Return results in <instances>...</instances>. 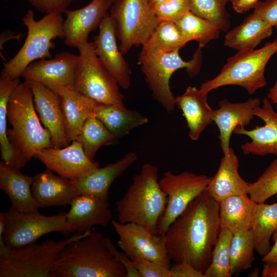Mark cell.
Listing matches in <instances>:
<instances>
[{"mask_svg": "<svg viewBox=\"0 0 277 277\" xmlns=\"http://www.w3.org/2000/svg\"><path fill=\"white\" fill-rule=\"evenodd\" d=\"M113 21L109 13L99 26V32L92 42L101 62L115 78L120 86L127 89L131 83V70L116 43Z\"/></svg>", "mask_w": 277, "mask_h": 277, "instance_id": "cell-17", "label": "cell"}, {"mask_svg": "<svg viewBox=\"0 0 277 277\" xmlns=\"http://www.w3.org/2000/svg\"><path fill=\"white\" fill-rule=\"evenodd\" d=\"M67 213V226L70 232L84 233L94 226L106 227L112 221L108 201L82 194L75 197Z\"/></svg>", "mask_w": 277, "mask_h": 277, "instance_id": "cell-20", "label": "cell"}, {"mask_svg": "<svg viewBox=\"0 0 277 277\" xmlns=\"http://www.w3.org/2000/svg\"><path fill=\"white\" fill-rule=\"evenodd\" d=\"M34 156L47 169L70 181L78 180L99 167L98 163L86 155L81 145L76 140H73L65 147L43 149Z\"/></svg>", "mask_w": 277, "mask_h": 277, "instance_id": "cell-14", "label": "cell"}, {"mask_svg": "<svg viewBox=\"0 0 277 277\" xmlns=\"http://www.w3.org/2000/svg\"><path fill=\"white\" fill-rule=\"evenodd\" d=\"M169 269L170 277H204V272L186 262L174 263Z\"/></svg>", "mask_w": 277, "mask_h": 277, "instance_id": "cell-45", "label": "cell"}, {"mask_svg": "<svg viewBox=\"0 0 277 277\" xmlns=\"http://www.w3.org/2000/svg\"><path fill=\"white\" fill-rule=\"evenodd\" d=\"M273 27L254 13L248 16L239 26L229 31L224 44L238 51L253 49L272 33Z\"/></svg>", "mask_w": 277, "mask_h": 277, "instance_id": "cell-30", "label": "cell"}, {"mask_svg": "<svg viewBox=\"0 0 277 277\" xmlns=\"http://www.w3.org/2000/svg\"><path fill=\"white\" fill-rule=\"evenodd\" d=\"M254 116L262 119L264 126H256L254 129L247 130L242 126L234 130L235 134L248 136L251 142L242 145L241 148L245 155L265 156L273 154L277 156V112L275 111L270 101L265 97L262 106L253 110Z\"/></svg>", "mask_w": 277, "mask_h": 277, "instance_id": "cell-18", "label": "cell"}, {"mask_svg": "<svg viewBox=\"0 0 277 277\" xmlns=\"http://www.w3.org/2000/svg\"><path fill=\"white\" fill-rule=\"evenodd\" d=\"M34 176L25 175L18 168L0 162V188L9 198L12 206L22 212H32L39 208L33 195L31 187Z\"/></svg>", "mask_w": 277, "mask_h": 277, "instance_id": "cell-26", "label": "cell"}, {"mask_svg": "<svg viewBox=\"0 0 277 277\" xmlns=\"http://www.w3.org/2000/svg\"><path fill=\"white\" fill-rule=\"evenodd\" d=\"M207 95L200 88L189 86L175 97L176 105L186 119L188 136L193 141L199 140L205 128L213 122L214 110L208 103Z\"/></svg>", "mask_w": 277, "mask_h": 277, "instance_id": "cell-23", "label": "cell"}, {"mask_svg": "<svg viewBox=\"0 0 277 277\" xmlns=\"http://www.w3.org/2000/svg\"><path fill=\"white\" fill-rule=\"evenodd\" d=\"M109 14L123 54L144 45L159 24L149 0H114Z\"/></svg>", "mask_w": 277, "mask_h": 277, "instance_id": "cell-10", "label": "cell"}, {"mask_svg": "<svg viewBox=\"0 0 277 277\" xmlns=\"http://www.w3.org/2000/svg\"><path fill=\"white\" fill-rule=\"evenodd\" d=\"M247 193L257 203H265L277 194V159L270 164L256 181L248 183Z\"/></svg>", "mask_w": 277, "mask_h": 277, "instance_id": "cell-39", "label": "cell"}, {"mask_svg": "<svg viewBox=\"0 0 277 277\" xmlns=\"http://www.w3.org/2000/svg\"><path fill=\"white\" fill-rule=\"evenodd\" d=\"M277 229V202L258 203L252 227L255 251L262 256L270 249V239Z\"/></svg>", "mask_w": 277, "mask_h": 277, "instance_id": "cell-32", "label": "cell"}, {"mask_svg": "<svg viewBox=\"0 0 277 277\" xmlns=\"http://www.w3.org/2000/svg\"><path fill=\"white\" fill-rule=\"evenodd\" d=\"M159 22L175 23L190 11V0H164L151 6Z\"/></svg>", "mask_w": 277, "mask_h": 277, "instance_id": "cell-40", "label": "cell"}, {"mask_svg": "<svg viewBox=\"0 0 277 277\" xmlns=\"http://www.w3.org/2000/svg\"><path fill=\"white\" fill-rule=\"evenodd\" d=\"M271 239L274 244L269 251L262 256V261L264 263L277 264V229L272 233Z\"/></svg>", "mask_w": 277, "mask_h": 277, "instance_id": "cell-47", "label": "cell"}, {"mask_svg": "<svg viewBox=\"0 0 277 277\" xmlns=\"http://www.w3.org/2000/svg\"><path fill=\"white\" fill-rule=\"evenodd\" d=\"M91 231L64 240H48L11 249L7 254L0 256V277H53V267L63 249Z\"/></svg>", "mask_w": 277, "mask_h": 277, "instance_id": "cell-7", "label": "cell"}, {"mask_svg": "<svg viewBox=\"0 0 277 277\" xmlns=\"http://www.w3.org/2000/svg\"><path fill=\"white\" fill-rule=\"evenodd\" d=\"M260 104L258 98L242 103H231L226 98L220 101L219 108L214 110L213 121L219 130V138L224 155L229 152L230 137L234 129L239 126L250 124L254 116L253 110Z\"/></svg>", "mask_w": 277, "mask_h": 277, "instance_id": "cell-21", "label": "cell"}, {"mask_svg": "<svg viewBox=\"0 0 277 277\" xmlns=\"http://www.w3.org/2000/svg\"><path fill=\"white\" fill-rule=\"evenodd\" d=\"M82 146L86 155L92 161L98 149L104 145H111L118 140L95 116L88 118L74 140Z\"/></svg>", "mask_w": 277, "mask_h": 277, "instance_id": "cell-33", "label": "cell"}, {"mask_svg": "<svg viewBox=\"0 0 277 277\" xmlns=\"http://www.w3.org/2000/svg\"><path fill=\"white\" fill-rule=\"evenodd\" d=\"M257 204L248 194L232 195L221 201V228L229 230L233 234L251 229Z\"/></svg>", "mask_w": 277, "mask_h": 277, "instance_id": "cell-27", "label": "cell"}, {"mask_svg": "<svg viewBox=\"0 0 277 277\" xmlns=\"http://www.w3.org/2000/svg\"><path fill=\"white\" fill-rule=\"evenodd\" d=\"M104 242L112 255L124 267L126 272V277H141L133 261L124 252L118 250L110 238L104 237Z\"/></svg>", "mask_w": 277, "mask_h": 277, "instance_id": "cell-43", "label": "cell"}, {"mask_svg": "<svg viewBox=\"0 0 277 277\" xmlns=\"http://www.w3.org/2000/svg\"><path fill=\"white\" fill-rule=\"evenodd\" d=\"M253 13L273 27H277V0L259 1Z\"/></svg>", "mask_w": 277, "mask_h": 277, "instance_id": "cell-44", "label": "cell"}, {"mask_svg": "<svg viewBox=\"0 0 277 277\" xmlns=\"http://www.w3.org/2000/svg\"><path fill=\"white\" fill-rule=\"evenodd\" d=\"M93 113L118 140L148 122L147 117L136 110L127 109L125 106L95 102Z\"/></svg>", "mask_w": 277, "mask_h": 277, "instance_id": "cell-29", "label": "cell"}, {"mask_svg": "<svg viewBox=\"0 0 277 277\" xmlns=\"http://www.w3.org/2000/svg\"><path fill=\"white\" fill-rule=\"evenodd\" d=\"M78 63V55L63 51L52 58L31 63L21 76L25 81L40 83L54 91L62 87L73 88Z\"/></svg>", "mask_w": 277, "mask_h": 277, "instance_id": "cell-15", "label": "cell"}, {"mask_svg": "<svg viewBox=\"0 0 277 277\" xmlns=\"http://www.w3.org/2000/svg\"><path fill=\"white\" fill-rule=\"evenodd\" d=\"M234 1H235V0H231V2H232Z\"/></svg>", "mask_w": 277, "mask_h": 277, "instance_id": "cell-51", "label": "cell"}, {"mask_svg": "<svg viewBox=\"0 0 277 277\" xmlns=\"http://www.w3.org/2000/svg\"><path fill=\"white\" fill-rule=\"evenodd\" d=\"M277 52V39L266 43L259 49L238 51L227 60L220 73L213 78L204 82L200 89L206 93L226 85H237L244 88L249 94L267 84L265 69L270 58Z\"/></svg>", "mask_w": 277, "mask_h": 277, "instance_id": "cell-6", "label": "cell"}, {"mask_svg": "<svg viewBox=\"0 0 277 277\" xmlns=\"http://www.w3.org/2000/svg\"><path fill=\"white\" fill-rule=\"evenodd\" d=\"M111 223L118 236L117 245L132 261L148 260L170 267L171 260L167 253L164 235L153 234L135 223L112 220Z\"/></svg>", "mask_w": 277, "mask_h": 277, "instance_id": "cell-13", "label": "cell"}, {"mask_svg": "<svg viewBox=\"0 0 277 277\" xmlns=\"http://www.w3.org/2000/svg\"><path fill=\"white\" fill-rule=\"evenodd\" d=\"M267 98L272 104H277V80L273 87L270 89Z\"/></svg>", "mask_w": 277, "mask_h": 277, "instance_id": "cell-49", "label": "cell"}, {"mask_svg": "<svg viewBox=\"0 0 277 277\" xmlns=\"http://www.w3.org/2000/svg\"><path fill=\"white\" fill-rule=\"evenodd\" d=\"M167 196L158 181V168L144 164L135 174L124 195L116 202L118 221L135 223L158 234L159 223L165 211Z\"/></svg>", "mask_w": 277, "mask_h": 277, "instance_id": "cell-3", "label": "cell"}, {"mask_svg": "<svg viewBox=\"0 0 277 277\" xmlns=\"http://www.w3.org/2000/svg\"><path fill=\"white\" fill-rule=\"evenodd\" d=\"M73 0H27L36 10L46 14L63 13Z\"/></svg>", "mask_w": 277, "mask_h": 277, "instance_id": "cell-42", "label": "cell"}, {"mask_svg": "<svg viewBox=\"0 0 277 277\" xmlns=\"http://www.w3.org/2000/svg\"><path fill=\"white\" fill-rule=\"evenodd\" d=\"M255 250L252 229L233 234L230 248L231 272L238 275L250 268L255 260Z\"/></svg>", "mask_w": 277, "mask_h": 277, "instance_id": "cell-35", "label": "cell"}, {"mask_svg": "<svg viewBox=\"0 0 277 277\" xmlns=\"http://www.w3.org/2000/svg\"><path fill=\"white\" fill-rule=\"evenodd\" d=\"M200 49L199 48L189 61L182 58L179 50L152 54H140L138 63L152 96L167 112L172 111L176 105L175 97L169 86L171 75L181 68H186L191 77L197 74L201 62Z\"/></svg>", "mask_w": 277, "mask_h": 277, "instance_id": "cell-8", "label": "cell"}, {"mask_svg": "<svg viewBox=\"0 0 277 277\" xmlns=\"http://www.w3.org/2000/svg\"><path fill=\"white\" fill-rule=\"evenodd\" d=\"M7 118L12 126L7 134L14 154V167H23L37 151L54 147L50 132L41 125L32 90L26 81L20 83L10 96Z\"/></svg>", "mask_w": 277, "mask_h": 277, "instance_id": "cell-2", "label": "cell"}, {"mask_svg": "<svg viewBox=\"0 0 277 277\" xmlns=\"http://www.w3.org/2000/svg\"><path fill=\"white\" fill-rule=\"evenodd\" d=\"M64 21L62 13H56L46 14L36 21L33 10H27L22 18V23L27 28V37L15 55L4 64L0 78H19L31 63L51 58V50L55 47L52 41L64 39Z\"/></svg>", "mask_w": 277, "mask_h": 277, "instance_id": "cell-5", "label": "cell"}, {"mask_svg": "<svg viewBox=\"0 0 277 277\" xmlns=\"http://www.w3.org/2000/svg\"><path fill=\"white\" fill-rule=\"evenodd\" d=\"M3 213L5 228L0 242L3 241L10 249L36 243L39 238L52 232H60L66 236L70 234L65 212L46 216L38 210L22 212L11 207Z\"/></svg>", "mask_w": 277, "mask_h": 277, "instance_id": "cell-11", "label": "cell"}, {"mask_svg": "<svg viewBox=\"0 0 277 277\" xmlns=\"http://www.w3.org/2000/svg\"><path fill=\"white\" fill-rule=\"evenodd\" d=\"M188 42L175 23L160 22L142 45L140 54L148 55L180 50Z\"/></svg>", "mask_w": 277, "mask_h": 277, "instance_id": "cell-31", "label": "cell"}, {"mask_svg": "<svg viewBox=\"0 0 277 277\" xmlns=\"http://www.w3.org/2000/svg\"><path fill=\"white\" fill-rule=\"evenodd\" d=\"M31 88L35 110L41 122L50 132L55 148H63L71 142L68 136L60 95L44 85L25 81Z\"/></svg>", "mask_w": 277, "mask_h": 277, "instance_id": "cell-16", "label": "cell"}, {"mask_svg": "<svg viewBox=\"0 0 277 277\" xmlns=\"http://www.w3.org/2000/svg\"><path fill=\"white\" fill-rule=\"evenodd\" d=\"M219 209L220 203L205 190L189 204L164 235L171 261L206 270L221 229Z\"/></svg>", "mask_w": 277, "mask_h": 277, "instance_id": "cell-1", "label": "cell"}, {"mask_svg": "<svg viewBox=\"0 0 277 277\" xmlns=\"http://www.w3.org/2000/svg\"><path fill=\"white\" fill-rule=\"evenodd\" d=\"M76 48L79 54L74 89L97 103L124 106L118 83L96 54L92 42H81Z\"/></svg>", "mask_w": 277, "mask_h": 277, "instance_id": "cell-9", "label": "cell"}, {"mask_svg": "<svg viewBox=\"0 0 277 277\" xmlns=\"http://www.w3.org/2000/svg\"><path fill=\"white\" fill-rule=\"evenodd\" d=\"M141 277H170L169 268L145 259L133 261Z\"/></svg>", "mask_w": 277, "mask_h": 277, "instance_id": "cell-41", "label": "cell"}, {"mask_svg": "<svg viewBox=\"0 0 277 277\" xmlns=\"http://www.w3.org/2000/svg\"><path fill=\"white\" fill-rule=\"evenodd\" d=\"M137 158L135 152H129L115 163L98 167L81 179L72 181L81 194H88L108 201L109 189L111 184Z\"/></svg>", "mask_w": 277, "mask_h": 277, "instance_id": "cell-24", "label": "cell"}, {"mask_svg": "<svg viewBox=\"0 0 277 277\" xmlns=\"http://www.w3.org/2000/svg\"><path fill=\"white\" fill-rule=\"evenodd\" d=\"M262 276L263 277H277V264L264 263Z\"/></svg>", "mask_w": 277, "mask_h": 277, "instance_id": "cell-48", "label": "cell"}, {"mask_svg": "<svg viewBox=\"0 0 277 277\" xmlns=\"http://www.w3.org/2000/svg\"><path fill=\"white\" fill-rule=\"evenodd\" d=\"M31 190L39 208L70 205L81 194L72 181L55 175L47 169L34 176Z\"/></svg>", "mask_w": 277, "mask_h": 277, "instance_id": "cell-22", "label": "cell"}, {"mask_svg": "<svg viewBox=\"0 0 277 277\" xmlns=\"http://www.w3.org/2000/svg\"><path fill=\"white\" fill-rule=\"evenodd\" d=\"M163 1H164V0H149V3H150V5H151V6L152 5H153V4H154L160 3V2H162Z\"/></svg>", "mask_w": 277, "mask_h": 277, "instance_id": "cell-50", "label": "cell"}, {"mask_svg": "<svg viewBox=\"0 0 277 277\" xmlns=\"http://www.w3.org/2000/svg\"><path fill=\"white\" fill-rule=\"evenodd\" d=\"M232 233L222 228L212 251L210 263L204 277H231L230 248Z\"/></svg>", "mask_w": 277, "mask_h": 277, "instance_id": "cell-37", "label": "cell"}, {"mask_svg": "<svg viewBox=\"0 0 277 277\" xmlns=\"http://www.w3.org/2000/svg\"><path fill=\"white\" fill-rule=\"evenodd\" d=\"M53 277H126L124 267L106 246L104 237L91 231L86 237L69 243L61 252Z\"/></svg>", "mask_w": 277, "mask_h": 277, "instance_id": "cell-4", "label": "cell"}, {"mask_svg": "<svg viewBox=\"0 0 277 277\" xmlns=\"http://www.w3.org/2000/svg\"><path fill=\"white\" fill-rule=\"evenodd\" d=\"M21 83L19 78H0V148L2 161L8 166H15L12 147L7 134V107L10 96Z\"/></svg>", "mask_w": 277, "mask_h": 277, "instance_id": "cell-36", "label": "cell"}, {"mask_svg": "<svg viewBox=\"0 0 277 277\" xmlns=\"http://www.w3.org/2000/svg\"><path fill=\"white\" fill-rule=\"evenodd\" d=\"M260 0H235L231 2L233 9L239 13H244L254 8Z\"/></svg>", "mask_w": 277, "mask_h": 277, "instance_id": "cell-46", "label": "cell"}, {"mask_svg": "<svg viewBox=\"0 0 277 277\" xmlns=\"http://www.w3.org/2000/svg\"><path fill=\"white\" fill-rule=\"evenodd\" d=\"M114 0H92L86 6L64 13L63 22L64 44L76 47L81 42L88 41L90 32L99 27Z\"/></svg>", "mask_w": 277, "mask_h": 277, "instance_id": "cell-19", "label": "cell"}, {"mask_svg": "<svg viewBox=\"0 0 277 277\" xmlns=\"http://www.w3.org/2000/svg\"><path fill=\"white\" fill-rule=\"evenodd\" d=\"M55 92L61 97L67 134L72 142L79 134L86 120L94 116L95 102L78 93L73 88H60Z\"/></svg>", "mask_w": 277, "mask_h": 277, "instance_id": "cell-28", "label": "cell"}, {"mask_svg": "<svg viewBox=\"0 0 277 277\" xmlns=\"http://www.w3.org/2000/svg\"><path fill=\"white\" fill-rule=\"evenodd\" d=\"M175 23L187 41L188 42L196 41L200 48L204 47L210 41L217 38L221 31L215 23L201 17L190 11Z\"/></svg>", "mask_w": 277, "mask_h": 277, "instance_id": "cell-34", "label": "cell"}, {"mask_svg": "<svg viewBox=\"0 0 277 277\" xmlns=\"http://www.w3.org/2000/svg\"><path fill=\"white\" fill-rule=\"evenodd\" d=\"M239 167L238 157L231 148L221 159L219 169L205 191L219 203L232 195L248 194V183L240 176Z\"/></svg>", "mask_w": 277, "mask_h": 277, "instance_id": "cell-25", "label": "cell"}, {"mask_svg": "<svg viewBox=\"0 0 277 277\" xmlns=\"http://www.w3.org/2000/svg\"><path fill=\"white\" fill-rule=\"evenodd\" d=\"M190 11L194 14L217 24L221 31L228 30L229 15L226 9L231 0H190Z\"/></svg>", "mask_w": 277, "mask_h": 277, "instance_id": "cell-38", "label": "cell"}, {"mask_svg": "<svg viewBox=\"0 0 277 277\" xmlns=\"http://www.w3.org/2000/svg\"><path fill=\"white\" fill-rule=\"evenodd\" d=\"M211 177L188 171L164 173L159 183L167 196V203L159 223L158 234L165 235L170 225L206 189Z\"/></svg>", "mask_w": 277, "mask_h": 277, "instance_id": "cell-12", "label": "cell"}]
</instances>
